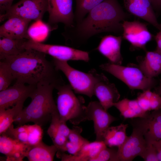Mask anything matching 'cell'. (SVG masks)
<instances>
[{
	"mask_svg": "<svg viewBox=\"0 0 161 161\" xmlns=\"http://www.w3.org/2000/svg\"><path fill=\"white\" fill-rule=\"evenodd\" d=\"M88 14L73 26L64 27L61 34L67 45L78 47L92 36L100 33L123 31L122 22L128 17L117 0H104Z\"/></svg>",
	"mask_w": 161,
	"mask_h": 161,
	"instance_id": "1",
	"label": "cell"
},
{
	"mask_svg": "<svg viewBox=\"0 0 161 161\" xmlns=\"http://www.w3.org/2000/svg\"><path fill=\"white\" fill-rule=\"evenodd\" d=\"M10 67L16 81L37 86L38 84L65 83L58 71L46 54L31 49L14 56L0 58Z\"/></svg>",
	"mask_w": 161,
	"mask_h": 161,
	"instance_id": "2",
	"label": "cell"
},
{
	"mask_svg": "<svg viewBox=\"0 0 161 161\" xmlns=\"http://www.w3.org/2000/svg\"><path fill=\"white\" fill-rule=\"evenodd\" d=\"M63 84H38L30 97V104L23 108L14 120L18 126L29 122L42 126L51 122L53 113L57 110L53 92Z\"/></svg>",
	"mask_w": 161,
	"mask_h": 161,
	"instance_id": "3",
	"label": "cell"
},
{
	"mask_svg": "<svg viewBox=\"0 0 161 161\" xmlns=\"http://www.w3.org/2000/svg\"><path fill=\"white\" fill-rule=\"evenodd\" d=\"M57 108L60 119L68 121L75 125L86 121V106L81 96H77L69 84L65 83L58 86Z\"/></svg>",
	"mask_w": 161,
	"mask_h": 161,
	"instance_id": "4",
	"label": "cell"
},
{
	"mask_svg": "<svg viewBox=\"0 0 161 161\" xmlns=\"http://www.w3.org/2000/svg\"><path fill=\"white\" fill-rule=\"evenodd\" d=\"M99 67L123 82L131 89L151 90L156 84L154 78L147 77L138 65L125 66L109 62L102 64Z\"/></svg>",
	"mask_w": 161,
	"mask_h": 161,
	"instance_id": "5",
	"label": "cell"
},
{
	"mask_svg": "<svg viewBox=\"0 0 161 161\" xmlns=\"http://www.w3.org/2000/svg\"><path fill=\"white\" fill-rule=\"evenodd\" d=\"M145 117L133 118L131 122L133 127L131 134L118 148L115 161H132L143 152L147 144L144 137L147 130Z\"/></svg>",
	"mask_w": 161,
	"mask_h": 161,
	"instance_id": "6",
	"label": "cell"
},
{
	"mask_svg": "<svg viewBox=\"0 0 161 161\" xmlns=\"http://www.w3.org/2000/svg\"><path fill=\"white\" fill-rule=\"evenodd\" d=\"M52 61L56 69L65 75L75 93L84 95L90 98L94 95L93 89L97 72L95 69L85 73L71 67L67 61L54 58Z\"/></svg>",
	"mask_w": 161,
	"mask_h": 161,
	"instance_id": "7",
	"label": "cell"
},
{
	"mask_svg": "<svg viewBox=\"0 0 161 161\" xmlns=\"http://www.w3.org/2000/svg\"><path fill=\"white\" fill-rule=\"evenodd\" d=\"M24 47L25 49H34L61 61H81L87 62L90 60L89 52L68 46L45 44L27 40L25 43Z\"/></svg>",
	"mask_w": 161,
	"mask_h": 161,
	"instance_id": "8",
	"label": "cell"
},
{
	"mask_svg": "<svg viewBox=\"0 0 161 161\" xmlns=\"http://www.w3.org/2000/svg\"><path fill=\"white\" fill-rule=\"evenodd\" d=\"M48 7V0H20L0 15V22L14 16L31 21L42 20Z\"/></svg>",
	"mask_w": 161,
	"mask_h": 161,
	"instance_id": "9",
	"label": "cell"
},
{
	"mask_svg": "<svg viewBox=\"0 0 161 161\" xmlns=\"http://www.w3.org/2000/svg\"><path fill=\"white\" fill-rule=\"evenodd\" d=\"M47 23L52 31L58 27V23L64 24L65 27H70L75 24L72 0H48Z\"/></svg>",
	"mask_w": 161,
	"mask_h": 161,
	"instance_id": "10",
	"label": "cell"
},
{
	"mask_svg": "<svg viewBox=\"0 0 161 161\" xmlns=\"http://www.w3.org/2000/svg\"><path fill=\"white\" fill-rule=\"evenodd\" d=\"M86 117L87 120L93 121L96 140L99 141H103L106 130L117 120L96 101L90 102L86 106Z\"/></svg>",
	"mask_w": 161,
	"mask_h": 161,
	"instance_id": "11",
	"label": "cell"
},
{
	"mask_svg": "<svg viewBox=\"0 0 161 161\" xmlns=\"http://www.w3.org/2000/svg\"><path fill=\"white\" fill-rule=\"evenodd\" d=\"M122 27L123 38L130 43L133 49L145 50L146 44L152 39V35L145 23L125 20Z\"/></svg>",
	"mask_w": 161,
	"mask_h": 161,
	"instance_id": "12",
	"label": "cell"
},
{
	"mask_svg": "<svg viewBox=\"0 0 161 161\" xmlns=\"http://www.w3.org/2000/svg\"><path fill=\"white\" fill-rule=\"evenodd\" d=\"M93 93L106 110L113 106L120 97V94L115 84L110 82L104 74L97 72Z\"/></svg>",
	"mask_w": 161,
	"mask_h": 161,
	"instance_id": "13",
	"label": "cell"
},
{
	"mask_svg": "<svg viewBox=\"0 0 161 161\" xmlns=\"http://www.w3.org/2000/svg\"><path fill=\"white\" fill-rule=\"evenodd\" d=\"M18 82L0 92V109H6L30 97L36 86Z\"/></svg>",
	"mask_w": 161,
	"mask_h": 161,
	"instance_id": "14",
	"label": "cell"
},
{
	"mask_svg": "<svg viewBox=\"0 0 161 161\" xmlns=\"http://www.w3.org/2000/svg\"><path fill=\"white\" fill-rule=\"evenodd\" d=\"M124 7L131 14L143 19L160 30L154 9L149 0H123Z\"/></svg>",
	"mask_w": 161,
	"mask_h": 161,
	"instance_id": "15",
	"label": "cell"
},
{
	"mask_svg": "<svg viewBox=\"0 0 161 161\" xmlns=\"http://www.w3.org/2000/svg\"><path fill=\"white\" fill-rule=\"evenodd\" d=\"M123 38L121 36L109 35L104 36L95 49L106 58L109 63L121 65L123 58L120 48Z\"/></svg>",
	"mask_w": 161,
	"mask_h": 161,
	"instance_id": "16",
	"label": "cell"
},
{
	"mask_svg": "<svg viewBox=\"0 0 161 161\" xmlns=\"http://www.w3.org/2000/svg\"><path fill=\"white\" fill-rule=\"evenodd\" d=\"M31 21L17 16L11 17L0 27V36L13 39L29 40L28 25Z\"/></svg>",
	"mask_w": 161,
	"mask_h": 161,
	"instance_id": "17",
	"label": "cell"
},
{
	"mask_svg": "<svg viewBox=\"0 0 161 161\" xmlns=\"http://www.w3.org/2000/svg\"><path fill=\"white\" fill-rule=\"evenodd\" d=\"M106 145L103 141L95 140L85 145L75 155L58 151L57 157L62 161H91Z\"/></svg>",
	"mask_w": 161,
	"mask_h": 161,
	"instance_id": "18",
	"label": "cell"
},
{
	"mask_svg": "<svg viewBox=\"0 0 161 161\" xmlns=\"http://www.w3.org/2000/svg\"><path fill=\"white\" fill-rule=\"evenodd\" d=\"M138 66L147 77L154 78L161 74V54L156 50L146 51Z\"/></svg>",
	"mask_w": 161,
	"mask_h": 161,
	"instance_id": "19",
	"label": "cell"
},
{
	"mask_svg": "<svg viewBox=\"0 0 161 161\" xmlns=\"http://www.w3.org/2000/svg\"><path fill=\"white\" fill-rule=\"evenodd\" d=\"M58 150L54 145H48L41 141L30 147L24 156L30 161H52Z\"/></svg>",
	"mask_w": 161,
	"mask_h": 161,
	"instance_id": "20",
	"label": "cell"
},
{
	"mask_svg": "<svg viewBox=\"0 0 161 161\" xmlns=\"http://www.w3.org/2000/svg\"><path fill=\"white\" fill-rule=\"evenodd\" d=\"M147 130L144 137L147 143L161 140V108L153 111L145 117Z\"/></svg>",
	"mask_w": 161,
	"mask_h": 161,
	"instance_id": "21",
	"label": "cell"
},
{
	"mask_svg": "<svg viewBox=\"0 0 161 161\" xmlns=\"http://www.w3.org/2000/svg\"><path fill=\"white\" fill-rule=\"evenodd\" d=\"M126 119L144 118L149 113L143 111L139 106L137 99L129 100L125 98L119 100L114 105Z\"/></svg>",
	"mask_w": 161,
	"mask_h": 161,
	"instance_id": "22",
	"label": "cell"
},
{
	"mask_svg": "<svg viewBox=\"0 0 161 161\" xmlns=\"http://www.w3.org/2000/svg\"><path fill=\"white\" fill-rule=\"evenodd\" d=\"M127 124H120L114 126H109L104 136L103 140L107 147L112 148L121 146L125 143L128 136L126 134Z\"/></svg>",
	"mask_w": 161,
	"mask_h": 161,
	"instance_id": "23",
	"label": "cell"
},
{
	"mask_svg": "<svg viewBox=\"0 0 161 161\" xmlns=\"http://www.w3.org/2000/svg\"><path fill=\"white\" fill-rule=\"evenodd\" d=\"M82 128L73 126L70 129L67 140L62 150L60 151H67L70 154L76 155L85 145L89 142L82 136Z\"/></svg>",
	"mask_w": 161,
	"mask_h": 161,
	"instance_id": "24",
	"label": "cell"
},
{
	"mask_svg": "<svg viewBox=\"0 0 161 161\" xmlns=\"http://www.w3.org/2000/svg\"><path fill=\"white\" fill-rule=\"evenodd\" d=\"M30 147L5 135H0V152L6 156L7 161L17 154H22L24 155Z\"/></svg>",
	"mask_w": 161,
	"mask_h": 161,
	"instance_id": "25",
	"label": "cell"
},
{
	"mask_svg": "<svg viewBox=\"0 0 161 161\" xmlns=\"http://www.w3.org/2000/svg\"><path fill=\"white\" fill-rule=\"evenodd\" d=\"M26 39H13L0 36V58L16 55L26 49L24 44Z\"/></svg>",
	"mask_w": 161,
	"mask_h": 161,
	"instance_id": "26",
	"label": "cell"
},
{
	"mask_svg": "<svg viewBox=\"0 0 161 161\" xmlns=\"http://www.w3.org/2000/svg\"><path fill=\"white\" fill-rule=\"evenodd\" d=\"M24 101L20 102L11 108L0 109V134L13 124L15 118L23 109Z\"/></svg>",
	"mask_w": 161,
	"mask_h": 161,
	"instance_id": "27",
	"label": "cell"
},
{
	"mask_svg": "<svg viewBox=\"0 0 161 161\" xmlns=\"http://www.w3.org/2000/svg\"><path fill=\"white\" fill-rule=\"evenodd\" d=\"M52 31L47 23L41 20L35 21L28 27L27 34L29 40L42 43L46 40Z\"/></svg>",
	"mask_w": 161,
	"mask_h": 161,
	"instance_id": "28",
	"label": "cell"
},
{
	"mask_svg": "<svg viewBox=\"0 0 161 161\" xmlns=\"http://www.w3.org/2000/svg\"><path fill=\"white\" fill-rule=\"evenodd\" d=\"M31 130V125L24 124L15 128L13 124L2 134L30 146Z\"/></svg>",
	"mask_w": 161,
	"mask_h": 161,
	"instance_id": "29",
	"label": "cell"
},
{
	"mask_svg": "<svg viewBox=\"0 0 161 161\" xmlns=\"http://www.w3.org/2000/svg\"><path fill=\"white\" fill-rule=\"evenodd\" d=\"M104 0H75L76 7L74 13L75 24L81 21L93 8Z\"/></svg>",
	"mask_w": 161,
	"mask_h": 161,
	"instance_id": "30",
	"label": "cell"
},
{
	"mask_svg": "<svg viewBox=\"0 0 161 161\" xmlns=\"http://www.w3.org/2000/svg\"><path fill=\"white\" fill-rule=\"evenodd\" d=\"M47 133L52 140L53 145L58 148V151H61L67 140V138L62 134L58 128L53 114Z\"/></svg>",
	"mask_w": 161,
	"mask_h": 161,
	"instance_id": "31",
	"label": "cell"
},
{
	"mask_svg": "<svg viewBox=\"0 0 161 161\" xmlns=\"http://www.w3.org/2000/svg\"><path fill=\"white\" fill-rule=\"evenodd\" d=\"M14 78L10 67L5 62L0 61V91L8 88Z\"/></svg>",
	"mask_w": 161,
	"mask_h": 161,
	"instance_id": "32",
	"label": "cell"
},
{
	"mask_svg": "<svg viewBox=\"0 0 161 161\" xmlns=\"http://www.w3.org/2000/svg\"><path fill=\"white\" fill-rule=\"evenodd\" d=\"M117 152V150L106 146L91 161H115Z\"/></svg>",
	"mask_w": 161,
	"mask_h": 161,
	"instance_id": "33",
	"label": "cell"
},
{
	"mask_svg": "<svg viewBox=\"0 0 161 161\" xmlns=\"http://www.w3.org/2000/svg\"><path fill=\"white\" fill-rule=\"evenodd\" d=\"M145 161H159L157 152L152 143H148L140 156Z\"/></svg>",
	"mask_w": 161,
	"mask_h": 161,
	"instance_id": "34",
	"label": "cell"
},
{
	"mask_svg": "<svg viewBox=\"0 0 161 161\" xmlns=\"http://www.w3.org/2000/svg\"><path fill=\"white\" fill-rule=\"evenodd\" d=\"M14 0H0V15L4 14L11 7Z\"/></svg>",
	"mask_w": 161,
	"mask_h": 161,
	"instance_id": "35",
	"label": "cell"
},
{
	"mask_svg": "<svg viewBox=\"0 0 161 161\" xmlns=\"http://www.w3.org/2000/svg\"><path fill=\"white\" fill-rule=\"evenodd\" d=\"M152 143L156 149L159 161H161V140L153 141Z\"/></svg>",
	"mask_w": 161,
	"mask_h": 161,
	"instance_id": "36",
	"label": "cell"
},
{
	"mask_svg": "<svg viewBox=\"0 0 161 161\" xmlns=\"http://www.w3.org/2000/svg\"><path fill=\"white\" fill-rule=\"evenodd\" d=\"M157 43L156 50L161 54V29L155 37Z\"/></svg>",
	"mask_w": 161,
	"mask_h": 161,
	"instance_id": "37",
	"label": "cell"
},
{
	"mask_svg": "<svg viewBox=\"0 0 161 161\" xmlns=\"http://www.w3.org/2000/svg\"><path fill=\"white\" fill-rule=\"evenodd\" d=\"M154 10L161 11V0H149Z\"/></svg>",
	"mask_w": 161,
	"mask_h": 161,
	"instance_id": "38",
	"label": "cell"
},
{
	"mask_svg": "<svg viewBox=\"0 0 161 161\" xmlns=\"http://www.w3.org/2000/svg\"><path fill=\"white\" fill-rule=\"evenodd\" d=\"M155 92L159 94L161 97V79L159 86L156 89Z\"/></svg>",
	"mask_w": 161,
	"mask_h": 161,
	"instance_id": "39",
	"label": "cell"
},
{
	"mask_svg": "<svg viewBox=\"0 0 161 161\" xmlns=\"http://www.w3.org/2000/svg\"><path fill=\"white\" fill-rule=\"evenodd\" d=\"M160 29H161V24H160Z\"/></svg>",
	"mask_w": 161,
	"mask_h": 161,
	"instance_id": "40",
	"label": "cell"
}]
</instances>
